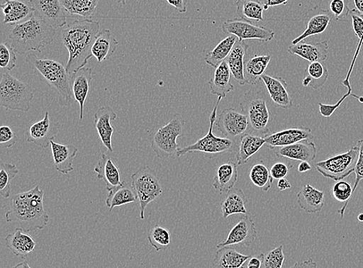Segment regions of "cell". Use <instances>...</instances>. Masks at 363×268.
Masks as SVG:
<instances>
[{"label":"cell","instance_id":"cell-36","mask_svg":"<svg viewBox=\"0 0 363 268\" xmlns=\"http://www.w3.org/2000/svg\"><path fill=\"white\" fill-rule=\"evenodd\" d=\"M238 40H239L238 38L231 35L219 42L213 51L206 55L205 62L206 64L216 69L219 65L226 61Z\"/></svg>","mask_w":363,"mask_h":268},{"label":"cell","instance_id":"cell-43","mask_svg":"<svg viewBox=\"0 0 363 268\" xmlns=\"http://www.w3.org/2000/svg\"><path fill=\"white\" fill-rule=\"evenodd\" d=\"M148 240L152 247L157 252L166 250L171 245V233L164 228L156 225L148 234Z\"/></svg>","mask_w":363,"mask_h":268},{"label":"cell","instance_id":"cell-16","mask_svg":"<svg viewBox=\"0 0 363 268\" xmlns=\"http://www.w3.org/2000/svg\"><path fill=\"white\" fill-rule=\"evenodd\" d=\"M60 130V124L52 122L48 112L41 121L33 123L27 131L28 142L47 148Z\"/></svg>","mask_w":363,"mask_h":268},{"label":"cell","instance_id":"cell-39","mask_svg":"<svg viewBox=\"0 0 363 268\" xmlns=\"http://www.w3.org/2000/svg\"><path fill=\"white\" fill-rule=\"evenodd\" d=\"M65 11L72 16L91 19L94 16L99 0H60Z\"/></svg>","mask_w":363,"mask_h":268},{"label":"cell","instance_id":"cell-33","mask_svg":"<svg viewBox=\"0 0 363 268\" xmlns=\"http://www.w3.org/2000/svg\"><path fill=\"white\" fill-rule=\"evenodd\" d=\"M266 145L264 137L246 133L240 137L236 162L238 165L247 164L250 158L256 155Z\"/></svg>","mask_w":363,"mask_h":268},{"label":"cell","instance_id":"cell-28","mask_svg":"<svg viewBox=\"0 0 363 268\" xmlns=\"http://www.w3.org/2000/svg\"><path fill=\"white\" fill-rule=\"evenodd\" d=\"M231 78L232 73L227 62L219 65L216 69L214 77L208 82L211 94L218 98H225L234 89Z\"/></svg>","mask_w":363,"mask_h":268},{"label":"cell","instance_id":"cell-13","mask_svg":"<svg viewBox=\"0 0 363 268\" xmlns=\"http://www.w3.org/2000/svg\"><path fill=\"white\" fill-rule=\"evenodd\" d=\"M249 215H242L240 218L238 223L232 228L227 238L217 245L218 249L232 246H251L256 240L257 232L255 223Z\"/></svg>","mask_w":363,"mask_h":268},{"label":"cell","instance_id":"cell-6","mask_svg":"<svg viewBox=\"0 0 363 268\" xmlns=\"http://www.w3.org/2000/svg\"><path fill=\"white\" fill-rule=\"evenodd\" d=\"M240 106L241 112L248 118L250 133L261 137L268 135L270 116L265 94L261 91H248L240 99Z\"/></svg>","mask_w":363,"mask_h":268},{"label":"cell","instance_id":"cell-41","mask_svg":"<svg viewBox=\"0 0 363 268\" xmlns=\"http://www.w3.org/2000/svg\"><path fill=\"white\" fill-rule=\"evenodd\" d=\"M307 77L311 80L310 86L314 89L322 88L328 81L329 73L323 62H312L306 69Z\"/></svg>","mask_w":363,"mask_h":268},{"label":"cell","instance_id":"cell-44","mask_svg":"<svg viewBox=\"0 0 363 268\" xmlns=\"http://www.w3.org/2000/svg\"><path fill=\"white\" fill-rule=\"evenodd\" d=\"M332 194L337 201H339L340 203H345L344 206L339 211L341 219H343L345 208L348 206L354 194L353 187L349 182L341 180L335 184L332 189Z\"/></svg>","mask_w":363,"mask_h":268},{"label":"cell","instance_id":"cell-14","mask_svg":"<svg viewBox=\"0 0 363 268\" xmlns=\"http://www.w3.org/2000/svg\"><path fill=\"white\" fill-rule=\"evenodd\" d=\"M33 14L55 29L66 26L67 16L60 0H30Z\"/></svg>","mask_w":363,"mask_h":268},{"label":"cell","instance_id":"cell-46","mask_svg":"<svg viewBox=\"0 0 363 268\" xmlns=\"http://www.w3.org/2000/svg\"><path fill=\"white\" fill-rule=\"evenodd\" d=\"M284 261L283 246L281 245L264 255L261 268H283Z\"/></svg>","mask_w":363,"mask_h":268},{"label":"cell","instance_id":"cell-31","mask_svg":"<svg viewBox=\"0 0 363 268\" xmlns=\"http://www.w3.org/2000/svg\"><path fill=\"white\" fill-rule=\"evenodd\" d=\"M118 45L119 43L111 30H100L91 48L92 56L96 58L99 63L108 60L116 52Z\"/></svg>","mask_w":363,"mask_h":268},{"label":"cell","instance_id":"cell-10","mask_svg":"<svg viewBox=\"0 0 363 268\" xmlns=\"http://www.w3.org/2000/svg\"><path fill=\"white\" fill-rule=\"evenodd\" d=\"M359 152V147L354 146L348 152L332 156L324 161L316 163V169L325 178L335 182L343 180L354 172Z\"/></svg>","mask_w":363,"mask_h":268},{"label":"cell","instance_id":"cell-32","mask_svg":"<svg viewBox=\"0 0 363 268\" xmlns=\"http://www.w3.org/2000/svg\"><path fill=\"white\" fill-rule=\"evenodd\" d=\"M248 199L244 192L240 189H233L228 192L225 199L221 203L223 217L227 219L228 217L233 215H248L246 208Z\"/></svg>","mask_w":363,"mask_h":268},{"label":"cell","instance_id":"cell-18","mask_svg":"<svg viewBox=\"0 0 363 268\" xmlns=\"http://www.w3.org/2000/svg\"><path fill=\"white\" fill-rule=\"evenodd\" d=\"M117 119V114L112 108L103 106L94 115V125L99 138L108 152L113 153V139L114 127L113 122Z\"/></svg>","mask_w":363,"mask_h":268},{"label":"cell","instance_id":"cell-25","mask_svg":"<svg viewBox=\"0 0 363 268\" xmlns=\"http://www.w3.org/2000/svg\"><path fill=\"white\" fill-rule=\"evenodd\" d=\"M6 247L16 257L27 258L35 250L37 242L21 228L16 229L5 238Z\"/></svg>","mask_w":363,"mask_h":268},{"label":"cell","instance_id":"cell-15","mask_svg":"<svg viewBox=\"0 0 363 268\" xmlns=\"http://www.w3.org/2000/svg\"><path fill=\"white\" fill-rule=\"evenodd\" d=\"M333 18V16L330 11L324 10L318 6L311 8L306 14V30L293 40L292 45L301 43L309 37L320 35L326 30Z\"/></svg>","mask_w":363,"mask_h":268},{"label":"cell","instance_id":"cell-21","mask_svg":"<svg viewBox=\"0 0 363 268\" xmlns=\"http://www.w3.org/2000/svg\"><path fill=\"white\" fill-rule=\"evenodd\" d=\"M277 157H286L299 162H312L317 156V148L313 142L303 140L298 143L274 149Z\"/></svg>","mask_w":363,"mask_h":268},{"label":"cell","instance_id":"cell-47","mask_svg":"<svg viewBox=\"0 0 363 268\" xmlns=\"http://www.w3.org/2000/svg\"><path fill=\"white\" fill-rule=\"evenodd\" d=\"M349 0H331L329 11L335 21H342L350 13Z\"/></svg>","mask_w":363,"mask_h":268},{"label":"cell","instance_id":"cell-2","mask_svg":"<svg viewBox=\"0 0 363 268\" xmlns=\"http://www.w3.org/2000/svg\"><path fill=\"white\" fill-rule=\"evenodd\" d=\"M45 192L39 186L11 196L7 223H18L26 233L43 230L50 221L44 206Z\"/></svg>","mask_w":363,"mask_h":268},{"label":"cell","instance_id":"cell-8","mask_svg":"<svg viewBox=\"0 0 363 268\" xmlns=\"http://www.w3.org/2000/svg\"><path fill=\"white\" fill-rule=\"evenodd\" d=\"M131 186L140 203V219H145L147 207L163 194L157 173L147 166L140 167L131 176Z\"/></svg>","mask_w":363,"mask_h":268},{"label":"cell","instance_id":"cell-45","mask_svg":"<svg viewBox=\"0 0 363 268\" xmlns=\"http://www.w3.org/2000/svg\"><path fill=\"white\" fill-rule=\"evenodd\" d=\"M15 50L9 42L0 45V66L6 72L12 71L16 65Z\"/></svg>","mask_w":363,"mask_h":268},{"label":"cell","instance_id":"cell-7","mask_svg":"<svg viewBox=\"0 0 363 268\" xmlns=\"http://www.w3.org/2000/svg\"><path fill=\"white\" fill-rule=\"evenodd\" d=\"M184 121L179 113H176L172 121L160 128L151 142V148L157 157L167 161L177 156L180 149L177 138L183 136Z\"/></svg>","mask_w":363,"mask_h":268},{"label":"cell","instance_id":"cell-50","mask_svg":"<svg viewBox=\"0 0 363 268\" xmlns=\"http://www.w3.org/2000/svg\"><path fill=\"white\" fill-rule=\"evenodd\" d=\"M292 166L290 163L277 162L270 169V174L274 179L280 180L284 179L289 174Z\"/></svg>","mask_w":363,"mask_h":268},{"label":"cell","instance_id":"cell-3","mask_svg":"<svg viewBox=\"0 0 363 268\" xmlns=\"http://www.w3.org/2000/svg\"><path fill=\"white\" fill-rule=\"evenodd\" d=\"M56 30L33 14L28 21L15 25L8 40L16 53L24 55L31 51L40 53L42 48L52 43Z\"/></svg>","mask_w":363,"mask_h":268},{"label":"cell","instance_id":"cell-24","mask_svg":"<svg viewBox=\"0 0 363 268\" xmlns=\"http://www.w3.org/2000/svg\"><path fill=\"white\" fill-rule=\"evenodd\" d=\"M261 80L265 84L269 97L276 105L284 108L293 106V100L286 89V83L284 79L264 74Z\"/></svg>","mask_w":363,"mask_h":268},{"label":"cell","instance_id":"cell-12","mask_svg":"<svg viewBox=\"0 0 363 268\" xmlns=\"http://www.w3.org/2000/svg\"><path fill=\"white\" fill-rule=\"evenodd\" d=\"M217 130L224 138L233 140L248 133L249 121L246 115L233 108H226L218 115L216 122Z\"/></svg>","mask_w":363,"mask_h":268},{"label":"cell","instance_id":"cell-35","mask_svg":"<svg viewBox=\"0 0 363 268\" xmlns=\"http://www.w3.org/2000/svg\"><path fill=\"white\" fill-rule=\"evenodd\" d=\"M272 60L270 55H257L252 57L245 63V79L249 85L255 86L261 80Z\"/></svg>","mask_w":363,"mask_h":268},{"label":"cell","instance_id":"cell-9","mask_svg":"<svg viewBox=\"0 0 363 268\" xmlns=\"http://www.w3.org/2000/svg\"><path fill=\"white\" fill-rule=\"evenodd\" d=\"M222 99V98H218L214 110L209 116V129L206 135L199 139L195 144L180 148L177 157H182L191 152L222 154L233 152V140L216 137L213 133L214 125L217 120L218 107Z\"/></svg>","mask_w":363,"mask_h":268},{"label":"cell","instance_id":"cell-38","mask_svg":"<svg viewBox=\"0 0 363 268\" xmlns=\"http://www.w3.org/2000/svg\"><path fill=\"white\" fill-rule=\"evenodd\" d=\"M264 7L259 0H238L236 13L240 18L249 21H264Z\"/></svg>","mask_w":363,"mask_h":268},{"label":"cell","instance_id":"cell-5","mask_svg":"<svg viewBox=\"0 0 363 268\" xmlns=\"http://www.w3.org/2000/svg\"><path fill=\"white\" fill-rule=\"evenodd\" d=\"M35 96L28 83L13 77L9 72L3 74L0 83V106L13 111L28 113Z\"/></svg>","mask_w":363,"mask_h":268},{"label":"cell","instance_id":"cell-37","mask_svg":"<svg viewBox=\"0 0 363 268\" xmlns=\"http://www.w3.org/2000/svg\"><path fill=\"white\" fill-rule=\"evenodd\" d=\"M136 201L138 199L133 189L125 183L123 186L108 191L106 206L109 208V212H112L115 207L133 203Z\"/></svg>","mask_w":363,"mask_h":268},{"label":"cell","instance_id":"cell-58","mask_svg":"<svg viewBox=\"0 0 363 268\" xmlns=\"http://www.w3.org/2000/svg\"><path fill=\"white\" fill-rule=\"evenodd\" d=\"M13 268H31L28 262H23L15 265Z\"/></svg>","mask_w":363,"mask_h":268},{"label":"cell","instance_id":"cell-48","mask_svg":"<svg viewBox=\"0 0 363 268\" xmlns=\"http://www.w3.org/2000/svg\"><path fill=\"white\" fill-rule=\"evenodd\" d=\"M19 139L9 125H2L0 128V144L6 148H11L16 143Z\"/></svg>","mask_w":363,"mask_h":268},{"label":"cell","instance_id":"cell-49","mask_svg":"<svg viewBox=\"0 0 363 268\" xmlns=\"http://www.w3.org/2000/svg\"><path fill=\"white\" fill-rule=\"evenodd\" d=\"M357 146L359 148V157L356 167H354V174H356V180L353 186V194L357 191L359 182L363 180V138L357 142Z\"/></svg>","mask_w":363,"mask_h":268},{"label":"cell","instance_id":"cell-57","mask_svg":"<svg viewBox=\"0 0 363 268\" xmlns=\"http://www.w3.org/2000/svg\"><path fill=\"white\" fill-rule=\"evenodd\" d=\"M356 9L363 14V0H354Z\"/></svg>","mask_w":363,"mask_h":268},{"label":"cell","instance_id":"cell-1","mask_svg":"<svg viewBox=\"0 0 363 268\" xmlns=\"http://www.w3.org/2000/svg\"><path fill=\"white\" fill-rule=\"evenodd\" d=\"M99 32V23L91 19L75 20L67 23L62 30V42L69 54L66 70L71 78L76 72L87 65Z\"/></svg>","mask_w":363,"mask_h":268},{"label":"cell","instance_id":"cell-40","mask_svg":"<svg viewBox=\"0 0 363 268\" xmlns=\"http://www.w3.org/2000/svg\"><path fill=\"white\" fill-rule=\"evenodd\" d=\"M250 179L253 185L264 191H268L274 182L270 172L263 162L252 165L250 171Z\"/></svg>","mask_w":363,"mask_h":268},{"label":"cell","instance_id":"cell-42","mask_svg":"<svg viewBox=\"0 0 363 268\" xmlns=\"http://www.w3.org/2000/svg\"><path fill=\"white\" fill-rule=\"evenodd\" d=\"M19 174L14 164L3 163L0 171V194L4 198L11 196V182Z\"/></svg>","mask_w":363,"mask_h":268},{"label":"cell","instance_id":"cell-52","mask_svg":"<svg viewBox=\"0 0 363 268\" xmlns=\"http://www.w3.org/2000/svg\"><path fill=\"white\" fill-rule=\"evenodd\" d=\"M166 1L181 13L187 12L189 0H166Z\"/></svg>","mask_w":363,"mask_h":268},{"label":"cell","instance_id":"cell-53","mask_svg":"<svg viewBox=\"0 0 363 268\" xmlns=\"http://www.w3.org/2000/svg\"><path fill=\"white\" fill-rule=\"evenodd\" d=\"M259 1L263 4L264 10L268 11L272 6L286 5L289 0H259Z\"/></svg>","mask_w":363,"mask_h":268},{"label":"cell","instance_id":"cell-29","mask_svg":"<svg viewBox=\"0 0 363 268\" xmlns=\"http://www.w3.org/2000/svg\"><path fill=\"white\" fill-rule=\"evenodd\" d=\"M298 203L307 213H319L325 206V194L307 184L298 192Z\"/></svg>","mask_w":363,"mask_h":268},{"label":"cell","instance_id":"cell-20","mask_svg":"<svg viewBox=\"0 0 363 268\" xmlns=\"http://www.w3.org/2000/svg\"><path fill=\"white\" fill-rule=\"evenodd\" d=\"M95 172L99 179L103 180L108 191L125 185V182L121 179L119 167L113 161V159L103 153L100 160L95 167Z\"/></svg>","mask_w":363,"mask_h":268},{"label":"cell","instance_id":"cell-51","mask_svg":"<svg viewBox=\"0 0 363 268\" xmlns=\"http://www.w3.org/2000/svg\"><path fill=\"white\" fill-rule=\"evenodd\" d=\"M264 255V254H261L257 256H252L248 261L243 264L242 268H261Z\"/></svg>","mask_w":363,"mask_h":268},{"label":"cell","instance_id":"cell-26","mask_svg":"<svg viewBox=\"0 0 363 268\" xmlns=\"http://www.w3.org/2000/svg\"><path fill=\"white\" fill-rule=\"evenodd\" d=\"M55 169L63 174L74 170L73 162L79 149L71 145H61L54 140L50 142Z\"/></svg>","mask_w":363,"mask_h":268},{"label":"cell","instance_id":"cell-17","mask_svg":"<svg viewBox=\"0 0 363 268\" xmlns=\"http://www.w3.org/2000/svg\"><path fill=\"white\" fill-rule=\"evenodd\" d=\"M266 146L274 150L298 143L303 140H311L314 138L312 130L308 128H294L268 134L264 137Z\"/></svg>","mask_w":363,"mask_h":268},{"label":"cell","instance_id":"cell-23","mask_svg":"<svg viewBox=\"0 0 363 268\" xmlns=\"http://www.w3.org/2000/svg\"><path fill=\"white\" fill-rule=\"evenodd\" d=\"M328 49L327 41L317 42L313 44L301 42L297 45H290L288 52L290 55H298L310 63L324 62L328 57Z\"/></svg>","mask_w":363,"mask_h":268},{"label":"cell","instance_id":"cell-30","mask_svg":"<svg viewBox=\"0 0 363 268\" xmlns=\"http://www.w3.org/2000/svg\"><path fill=\"white\" fill-rule=\"evenodd\" d=\"M238 166L231 161L219 166L213 183V188L220 194H228L232 190L238 181Z\"/></svg>","mask_w":363,"mask_h":268},{"label":"cell","instance_id":"cell-27","mask_svg":"<svg viewBox=\"0 0 363 268\" xmlns=\"http://www.w3.org/2000/svg\"><path fill=\"white\" fill-rule=\"evenodd\" d=\"M250 48L249 45L244 40H238L234 45L232 52L229 57H227L226 62L230 67L232 75L235 80L238 82L240 85L244 86L247 84L246 79H245V56H246L248 50Z\"/></svg>","mask_w":363,"mask_h":268},{"label":"cell","instance_id":"cell-11","mask_svg":"<svg viewBox=\"0 0 363 268\" xmlns=\"http://www.w3.org/2000/svg\"><path fill=\"white\" fill-rule=\"evenodd\" d=\"M222 29L227 35H235L240 40H257L264 43L274 40L275 36L272 30L257 26L251 21L242 18L226 21L223 23Z\"/></svg>","mask_w":363,"mask_h":268},{"label":"cell","instance_id":"cell-60","mask_svg":"<svg viewBox=\"0 0 363 268\" xmlns=\"http://www.w3.org/2000/svg\"><path fill=\"white\" fill-rule=\"evenodd\" d=\"M118 2H119V4H121L123 6H125L126 4V0H118Z\"/></svg>","mask_w":363,"mask_h":268},{"label":"cell","instance_id":"cell-19","mask_svg":"<svg viewBox=\"0 0 363 268\" xmlns=\"http://www.w3.org/2000/svg\"><path fill=\"white\" fill-rule=\"evenodd\" d=\"M92 69L84 67L76 72L72 77V89L74 99L79 105V118L84 119V104L88 98L91 82L92 81Z\"/></svg>","mask_w":363,"mask_h":268},{"label":"cell","instance_id":"cell-34","mask_svg":"<svg viewBox=\"0 0 363 268\" xmlns=\"http://www.w3.org/2000/svg\"><path fill=\"white\" fill-rule=\"evenodd\" d=\"M251 257L238 252L232 247L218 248L214 257L212 268H242Z\"/></svg>","mask_w":363,"mask_h":268},{"label":"cell","instance_id":"cell-54","mask_svg":"<svg viewBox=\"0 0 363 268\" xmlns=\"http://www.w3.org/2000/svg\"><path fill=\"white\" fill-rule=\"evenodd\" d=\"M290 268H318L317 264L313 261V259L309 258L306 262H296Z\"/></svg>","mask_w":363,"mask_h":268},{"label":"cell","instance_id":"cell-59","mask_svg":"<svg viewBox=\"0 0 363 268\" xmlns=\"http://www.w3.org/2000/svg\"><path fill=\"white\" fill-rule=\"evenodd\" d=\"M358 220L361 223L363 222V213H361L358 216Z\"/></svg>","mask_w":363,"mask_h":268},{"label":"cell","instance_id":"cell-22","mask_svg":"<svg viewBox=\"0 0 363 268\" xmlns=\"http://www.w3.org/2000/svg\"><path fill=\"white\" fill-rule=\"evenodd\" d=\"M4 24H18L28 21L33 14L30 0H6L1 5Z\"/></svg>","mask_w":363,"mask_h":268},{"label":"cell","instance_id":"cell-55","mask_svg":"<svg viewBox=\"0 0 363 268\" xmlns=\"http://www.w3.org/2000/svg\"><path fill=\"white\" fill-rule=\"evenodd\" d=\"M277 188L280 191H284L291 189V182L286 179L278 180Z\"/></svg>","mask_w":363,"mask_h":268},{"label":"cell","instance_id":"cell-56","mask_svg":"<svg viewBox=\"0 0 363 268\" xmlns=\"http://www.w3.org/2000/svg\"><path fill=\"white\" fill-rule=\"evenodd\" d=\"M298 170L300 173L307 172L311 170V166L308 162H301Z\"/></svg>","mask_w":363,"mask_h":268},{"label":"cell","instance_id":"cell-4","mask_svg":"<svg viewBox=\"0 0 363 268\" xmlns=\"http://www.w3.org/2000/svg\"><path fill=\"white\" fill-rule=\"evenodd\" d=\"M25 61L30 68L39 72L48 86L53 88L58 95V103L62 106H70L75 101L72 89V79L66 66L52 60L40 58L35 54H29Z\"/></svg>","mask_w":363,"mask_h":268}]
</instances>
